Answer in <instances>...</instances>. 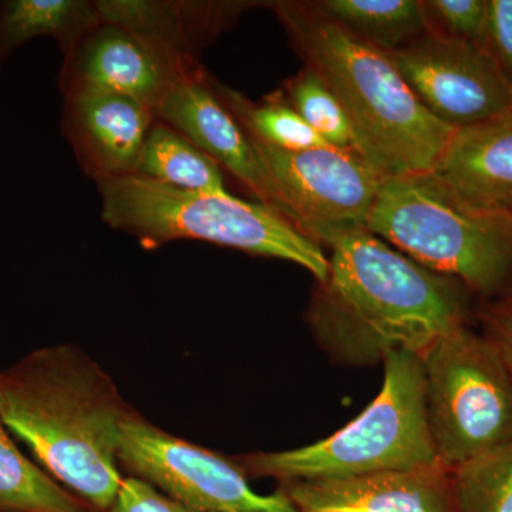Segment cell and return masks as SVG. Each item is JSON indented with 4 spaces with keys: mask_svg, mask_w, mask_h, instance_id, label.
Segmentation results:
<instances>
[{
    "mask_svg": "<svg viewBox=\"0 0 512 512\" xmlns=\"http://www.w3.org/2000/svg\"><path fill=\"white\" fill-rule=\"evenodd\" d=\"M211 84L242 128L256 140L281 150L292 151L329 146L293 109L284 93L272 94L261 103H255L237 90L218 83L214 77H211Z\"/></svg>",
    "mask_w": 512,
    "mask_h": 512,
    "instance_id": "44dd1931",
    "label": "cell"
},
{
    "mask_svg": "<svg viewBox=\"0 0 512 512\" xmlns=\"http://www.w3.org/2000/svg\"><path fill=\"white\" fill-rule=\"evenodd\" d=\"M157 120L180 131L222 170L234 175L259 202L274 210L268 175L247 131L222 103L205 69L187 77L161 101Z\"/></svg>",
    "mask_w": 512,
    "mask_h": 512,
    "instance_id": "5bb4252c",
    "label": "cell"
},
{
    "mask_svg": "<svg viewBox=\"0 0 512 512\" xmlns=\"http://www.w3.org/2000/svg\"><path fill=\"white\" fill-rule=\"evenodd\" d=\"M130 409L82 350L37 349L0 370V421L47 476L97 512L123 483L121 426Z\"/></svg>",
    "mask_w": 512,
    "mask_h": 512,
    "instance_id": "7a4b0ae2",
    "label": "cell"
},
{
    "mask_svg": "<svg viewBox=\"0 0 512 512\" xmlns=\"http://www.w3.org/2000/svg\"><path fill=\"white\" fill-rule=\"evenodd\" d=\"M101 22L151 37L200 62L211 45L251 2L212 0H94Z\"/></svg>",
    "mask_w": 512,
    "mask_h": 512,
    "instance_id": "2e32d148",
    "label": "cell"
},
{
    "mask_svg": "<svg viewBox=\"0 0 512 512\" xmlns=\"http://www.w3.org/2000/svg\"><path fill=\"white\" fill-rule=\"evenodd\" d=\"M101 23L94 0L0 2V69L30 40L52 37L66 56Z\"/></svg>",
    "mask_w": 512,
    "mask_h": 512,
    "instance_id": "e0dca14e",
    "label": "cell"
},
{
    "mask_svg": "<svg viewBox=\"0 0 512 512\" xmlns=\"http://www.w3.org/2000/svg\"><path fill=\"white\" fill-rule=\"evenodd\" d=\"M107 512H201L178 503L137 477H124L116 500Z\"/></svg>",
    "mask_w": 512,
    "mask_h": 512,
    "instance_id": "d4e9b609",
    "label": "cell"
},
{
    "mask_svg": "<svg viewBox=\"0 0 512 512\" xmlns=\"http://www.w3.org/2000/svg\"><path fill=\"white\" fill-rule=\"evenodd\" d=\"M456 512H512V441L453 470Z\"/></svg>",
    "mask_w": 512,
    "mask_h": 512,
    "instance_id": "7402d4cb",
    "label": "cell"
},
{
    "mask_svg": "<svg viewBox=\"0 0 512 512\" xmlns=\"http://www.w3.org/2000/svg\"><path fill=\"white\" fill-rule=\"evenodd\" d=\"M437 458L456 470L512 441V376L487 335L464 326L423 356Z\"/></svg>",
    "mask_w": 512,
    "mask_h": 512,
    "instance_id": "52a82bcc",
    "label": "cell"
},
{
    "mask_svg": "<svg viewBox=\"0 0 512 512\" xmlns=\"http://www.w3.org/2000/svg\"><path fill=\"white\" fill-rule=\"evenodd\" d=\"M485 49L512 84V0H488Z\"/></svg>",
    "mask_w": 512,
    "mask_h": 512,
    "instance_id": "484cf974",
    "label": "cell"
},
{
    "mask_svg": "<svg viewBox=\"0 0 512 512\" xmlns=\"http://www.w3.org/2000/svg\"><path fill=\"white\" fill-rule=\"evenodd\" d=\"M136 174L178 190L229 192L220 165L160 120L151 127Z\"/></svg>",
    "mask_w": 512,
    "mask_h": 512,
    "instance_id": "d6986e66",
    "label": "cell"
},
{
    "mask_svg": "<svg viewBox=\"0 0 512 512\" xmlns=\"http://www.w3.org/2000/svg\"><path fill=\"white\" fill-rule=\"evenodd\" d=\"M429 174L471 207L512 212V111L454 130Z\"/></svg>",
    "mask_w": 512,
    "mask_h": 512,
    "instance_id": "9a60e30c",
    "label": "cell"
},
{
    "mask_svg": "<svg viewBox=\"0 0 512 512\" xmlns=\"http://www.w3.org/2000/svg\"><path fill=\"white\" fill-rule=\"evenodd\" d=\"M0 511L97 512L47 476L0 421Z\"/></svg>",
    "mask_w": 512,
    "mask_h": 512,
    "instance_id": "ffe728a7",
    "label": "cell"
},
{
    "mask_svg": "<svg viewBox=\"0 0 512 512\" xmlns=\"http://www.w3.org/2000/svg\"><path fill=\"white\" fill-rule=\"evenodd\" d=\"M383 386L355 420L332 436L285 451H259L237 458L247 476L281 483L336 480L380 471L441 464L427 419L426 375L421 356L384 357Z\"/></svg>",
    "mask_w": 512,
    "mask_h": 512,
    "instance_id": "8992f818",
    "label": "cell"
},
{
    "mask_svg": "<svg viewBox=\"0 0 512 512\" xmlns=\"http://www.w3.org/2000/svg\"><path fill=\"white\" fill-rule=\"evenodd\" d=\"M278 490L301 512H456L453 470L443 464L288 481Z\"/></svg>",
    "mask_w": 512,
    "mask_h": 512,
    "instance_id": "4fadbf2b",
    "label": "cell"
},
{
    "mask_svg": "<svg viewBox=\"0 0 512 512\" xmlns=\"http://www.w3.org/2000/svg\"><path fill=\"white\" fill-rule=\"evenodd\" d=\"M248 134V133H247ZM264 165L274 210L316 244L366 228L386 175L355 151L281 150L249 136Z\"/></svg>",
    "mask_w": 512,
    "mask_h": 512,
    "instance_id": "ba28073f",
    "label": "cell"
},
{
    "mask_svg": "<svg viewBox=\"0 0 512 512\" xmlns=\"http://www.w3.org/2000/svg\"><path fill=\"white\" fill-rule=\"evenodd\" d=\"M313 5L350 35L386 53L427 35L419 0H323Z\"/></svg>",
    "mask_w": 512,
    "mask_h": 512,
    "instance_id": "ac0fdd59",
    "label": "cell"
},
{
    "mask_svg": "<svg viewBox=\"0 0 512 512\" xmlns=\"http://www.w3.org/2000/svg\"><path fill=\"white\" fill-rule=\"evenodd\" d=\"M97 187L103 221L144 249L192 239L292 262L318 284L328 278L329 258L320 245L262 202L239 200L229 192L178 190L137 174Z\"/></svg>",
    "mask_w": 512,
    "mask_h": 512,
    "instance_id": "277c9868",
    "label": "cell"
},
{
    "mask_svg": "<svg viewBox=\"0 0 512 512\" xmlns=\"http://www.w3.org/2000/svg\"><path fill=\"white\" fill-rule=\"evenodd\" d=\"M485 335L497 346L512 376V295L488 312Z\"/></svg>",
    "mask_w": 512,
    "mask_h": 512,
    "instance_id": "4316f807",
    "label": "cell"
},
{
    "mask_svg": "<svg viewBox=\"0 0 512 512\" xmlns=\"http://www.w3.org/2000/svg\"><path fill=\"white\" fill-rule=\"evenodd\" d=\"M0 512H3V511H0Z\"/></svg>",
    "mask_w": 512,
    "mask_h": 512,
    "instance_id": "83f0119b",
    "label": "cell"
},
{
    "mask_svg": "<svg viewBox=\"0 0 512 512\" xmlns=\"http://www.w3.org/2000/svg\"><path fill=\"white\" fill-rule=\"evenodd\" d=\"M387 55L423 106L453 130L512 109V84L484 47L426 35Z\"/></svg>",
    "mask_w": 512,
    "mask_h": 512,
    "instance_id": "30bf717a",
    "label": "cell"
},
{
    "mask_svg": "<svg viewBox=\"0 0 512 512\" xmlns=\"http://www.w3.org/2000/svg\"><path fill=\"white\" fill-rule=\"evenodd\" d=\"M306 69L318 74L342 104L356 150L386 177L430 173L454 130L417 99L392 59L367 45L313 2H274Z\"/></svg>",
    "mask_w": 512,
    "mask_h": 512,
    "instance_id": "3957f363",
    "label": "cell"
},
{
    "mask_svg": "<svg viewBox=\"0 0 512 512\" xmlns=\"http://www.w3.org/2000/svg\"><path fill=\"white\" fill-rule=\"evenodd\" d=\"M121 470L201 512H301L281 491L256 493L237 461L165 433L127 413L121 426Z\"/></svg>",
    "mask_w": 512,
    "mask_h": 512,
    "instance_id": "9c48e42d",
    "label": "cell"
},
{
    "mask_svg": "<svg viewBox=\"0 0 512 512\" xmlns=\"http://www.w3.org/2000/svg\"><path fill=\"white\" fill-rule=\"evenodd\" d=\"M198 60L121 26L101 22L63 56V97L82 92L123 94L156 111L177 84L200 72Z\"/></svg>",
    "mask_w": 512,
    "mask_h": 512,
    "instance_id": "8fae6325",
    "label": "cell"
},
{
    "mask_svg": "<svg viewBox=\"0 0 512 512\" xmlns=\"http://www.w3.org/2000/svg\"><path fill=\"white\" fill-rule=\"evenodd\" d=\"M511 111H512V109H511Z\"/></svg>",
    "mask_w": 512,
    "mask_h": 512,
    "instance_id": "f1b7e54d",
    "label": "cell"
},
{
    "mask_svg": "<svg viewBox=\"0 0 512 512\" xmlns=\"http://www.w3.org/2000/svg\"><path fill=\"white\" fill-rule=\"evenodd\" d=\"M427 35L448 37L484 47L487 43L488 0H426Z\"/></svg>",
    "mask_w": 512,
    "mask_h": 512,
    "instance_id": "cb8c5ba5",
    "label": "cell"
},
{
    "mask_svg": "<svg viewBox=\"0 0 512 512\" xmlns=\"http://www.w3.org/2000/svg\"><path fill=\"white\" fill-rule=\"evenodd\" d=\"M329 274L308 319L323 349L349 365L393 352L423 356L467 325V289L424 268L366 228L330 239Z\"/></svg>",
    "mask_w": 512,
    "mask_h": 512,
    "instance_id": "6da1fadb",
    "label": "cell"
},
{
    "mask_svg": "<svg viewBox=\"0 0 512 512\" xmlns=\"http://www.w3.org/2000/svg\"><path fill=\"white\" fill-rule=\"evenodd\" d=\"M285 92L293 109L329 146L357 153L348 116L318 74L305 67L285 83Z\"/></svg>",
    "mask_w": 512,
    "mask_h": 512,
    "instance_id": "603a6c76",
    "label": "cell"
},
{
    "mask_svg": "<svg viewBox=\"0 0 512 512\" xmlns=\"http://www.w3.org/2000/svg\"><path fill=\"white\" fill-rule=\"evenodd\" d=\"M366 229L477 295L512 286V212L471 207L429 173L384 178Z\"/></svg>",
    "mask_w": 512,
    "mask_h": 512,
    "instance_id": "5b68a950",
    "label": "cell"
},
{
    "mask_svg": "<svg viewBox=\"0 0 512 512\" xmlns=\"http://www.w3.org/2000/svg\"><path fill=\"white\" fill-rule=\"evenodd\" d=\"M62 131L87 177L117 180L137 173L156 113L123 94L82 92L63 97Z\"/></svg>",
    "mask_w": 512,
    "mask_h": 512,
    "instance_id": "7c38bea8",
    "label": "cell"
}]
</instances>
